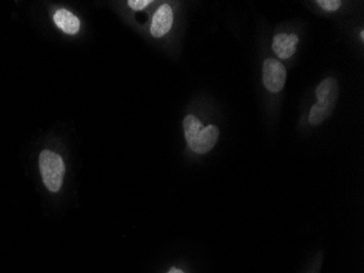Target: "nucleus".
<instances>
[{
    "mask_svg": "<svg viewBox=\"0 0 364 273\" xmlns=\"http://www.w3.org/2000/svg\"><path fill=\"white\" fill-rule=\"evenodd\" d=\"M184 131L189 147L196 154H207L219 138V128L216 125L203 127L201 120L193 115L184 118Z\"/></svg>",
    "mask_w": 364,
    "mask_h": 273,
    "instance_id": "obj_1",
    "label": "nucleus"
},
{
    "mask_svg": "<svg viewBox=\"0 0 364 273\" xmlns=\"http://www.w3.org/2000/svg\"><path fill=\"white\" fill-rule=\"evenodd\" d=\"M39 164L45 186L51 192H59V189L62 188L66 169L62 156L51 151L44 150L40 154Z\"/></svg>",
    "mask_w": 364,
    "mask_h": 273,
    "instance_id": "obj_2",
    "label": "nucleus"
},
{
    "mask_svg": "<svg viewBox=\"0 0 364 273\" xmlns=\"http://www.w3.org/2000/svg\"><path fill=\"white\" fill-rule=\"evenodd\" d=\"M287 72L279 60L275 58L265 59L263 64V85L268 91L277 93L285 87Z\"/></svg>",
    "mask_w": 364,
    "mask_h": 273,
    "instance_id": "obj_3",
    "label": "nucleus"
},
{
    "mask_svg": "<svg viewBox=\"0 0 364 273\" xmlns=\"http://www.w3.org/2000/svg\"><path fill=\"white\" fill-rule=\"evenodd\" d=\"M173 24V13L171 6L164 3L156 11L150 26V33L156 39H161L171 31Z\"/></svg>",
    "mask_w": 364,
    "mask_h": 273,
    "instance_id": "obj_4",
    "label": "nucleus"
},
{
    "mask_svg": "<svg viewBox=\"0 0 364 273\" xmlns=\"http://www.w3.org/2000/svg\"><path fill=\"white\" fill-rule=\"evenodd\" d=\"M298 35L293 33H279L272 40V51L280 59L291 58L298 47Z\"/></svg>",
    "mask_w": 364,
    "mask_h": 273,
    "instance_id": "obj_5",
    "label": "nucleus"
},
{
    "mask_svg": "<svg viewBox=\"0 0 364 273\" xmlns=\"http://www.w3.org/2000/svg\"><path fill=\"white\" fill-rule=\"evenodd\" d=\"M54 22L62 31L70 35L77 34L81 26L79 19L66 9H59L55 13Z\"/></svg>",
    "mask_w": 364,
    "mask_h": 273,
    "instance_id": "obj_6",
    "label": "nucleus"
},
{
    "mask_svg": "<svg viewBox=\"0 0 364 273\" xmlns=\"http://www.w3.org/2000/svg\"><path fill=\"white\" fill-rule=\"evenodd\" d=\"M318 102H327L335 104L338 99V85L335 78H326L315 90Z\"/></svg>",
    "mask_w": 364,
    "mask_h": 273,
    "instance_id": "obj_7",
    "label": "nucleus"
},
{
    "mask_svg": "<svg viewBox=\"0 0 364 273\" xmlns=\"http://www.w3.org/2000/svg\"><path fill=\"white\" fill-rule=\"evenodd\" d=\"M335 104L327 102H318L313 105V108H311L310 116H309V122L312 126H318L323 123L326 118L331 115L333 112Z\"/></svg>",
    "mask_w": 364,
    "mask_h": 273,
    "instance_id": "obj_8",
    "label": "nucleus"
},
{
    "mask_svg": "<svg viewBox=\"0 0 364 273\" xmlns=\"http://www.w3.org/2000/svg\"><path fill=\"white\" fill-rule=\"evenodd\" d=\"M316 3H318L323 10L329 11V13L338 10L341 5H343V3L339 1V0H318Z\"/></svg>",
    "mask_w": 364,
    "mask_h": 273,
    "instance_id": "obj_9",
    "label": "nucleus"
},
{
    "mask_svg": "<svg viewBox=\"0 0 364 273\" xmlns=\"http://www.w3.org/2000/svg\"><path fill=\"white\" fill-rule=\"evenodd\" d=\"M150 3H152L150 0H129L128 1V6L135 11L143 10V9L148 7Z\"/></svg>",
    "mask_w": 364,
    "mask_h": 273,
    "instance_id": "obj_10",
    "label": "nucleus"
},
{
    "mask_svg": "<svg viewBox=\"0 0 364 273\" xmlns=\"http://www.w3.org/2000/svg\"><path fill=\"white\" fill-rule=\"evenodd\" d=\"M168 273H184V271L179 270V269H171Z\"/></svg>",
    "mask_w": 364,
    "mask_h": 273,
    "instance_id": "obj_11",
    "label": "nucleus"
},
{
    "mask_svg": "<svg viewBox=\"0 0 364 273\" xmlns=\"http://www.w3.org/2000/svg\"><path fill=\"white\" fill-rule=\"evenodd\" d=\"M360 35H361L362 41H364V31H361V33H360Z\"/></svg>",
    "mask_w": 364,
    "mask_h": 273,
    "instance_id": "obj_12",
    "label": "nucleus"
}]
</instances>
